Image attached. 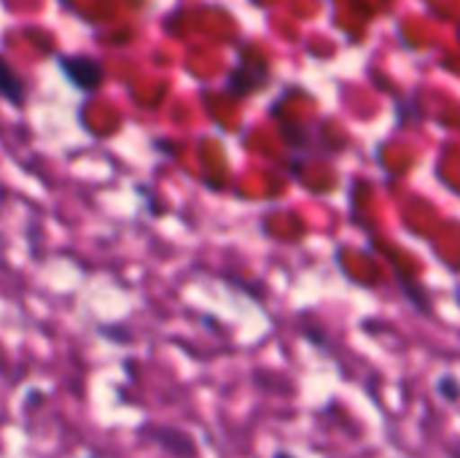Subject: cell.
Segmentation results:
<instances>
[{
  "label": "cell",
  "mask_w": 460,
  "mask_h": 458,
  "mask_svg": "<svg viewBox=\"0 0 460 458\" xmlns=\"http://www.w3.org/2000/svg\"><path fill=\"white\" fill-rule=\"evenodd\" d=\"M264 78H267L264 73H256V76H253L251 65H240V67L229 76V86H232L234 94H251V92H256V89L261 86Z\"/></svg>",
  "instance_id": "obj_3"
},
{
  "label": "cell",
  "mask_w": 460,
  "mask_h": 458,
  "mask_svg": "<svg viewBox=\"0 0 460 458\" xmlns=\"http://www.w3.org/2000/svg\"><path fill=\"white\" fill-rule=\"evenodd\" d=\"M437 391H439L450 405H456V402H458V383H456V378H453V375H445V378L437 383Z\"/></svg>",
  "instance_id": "obj_4"
},
{
  "label": "cell",
  "mask_w": 460,
  "mask_h": 458,
  "mask_svg": "<svg viewBox=\"0 0 460 458\" xmlns=\"http://www.w3.org/2000/svg\"><path fill=\"white\" fill-rule=\"evenodd\" d=\"M59 67L62 73L84 92H94L102 86L105 81V70L94 57L86 54H73V57H59Z\"/></svg>",
  "instance_id": "obj_1"
},
{
  "label": "cell",
  "mask_w": 460,
  "mask_h": 458,
  "mask_svg": "<svg viewBox=\"0 0 460 458\" xmlns=\"http://www.w3.org/2000/svg\"><path fill=\"white\" fill-rule=\"evenodd\" d=\"M0 97L11 100L13 105L24 103V84L3 57H0Z\"/></svg>",
  "instance_id": "obj_2"
},
{
  "label": "cell",
  "mask_w": 460,
  "mask_h": 458,
  "mask_svg": "<svg viewBox=\"0 0 460 458\" xmlns=\"http://www.w3.org/2000/svg\"><path fill=\"white\" fill-rule=\"evenodd\" d=\"M272 458H296V456H294V454H288V451H278Z\"/></svg>",
  "instance_id": "obj_5"
}]
</instances>
